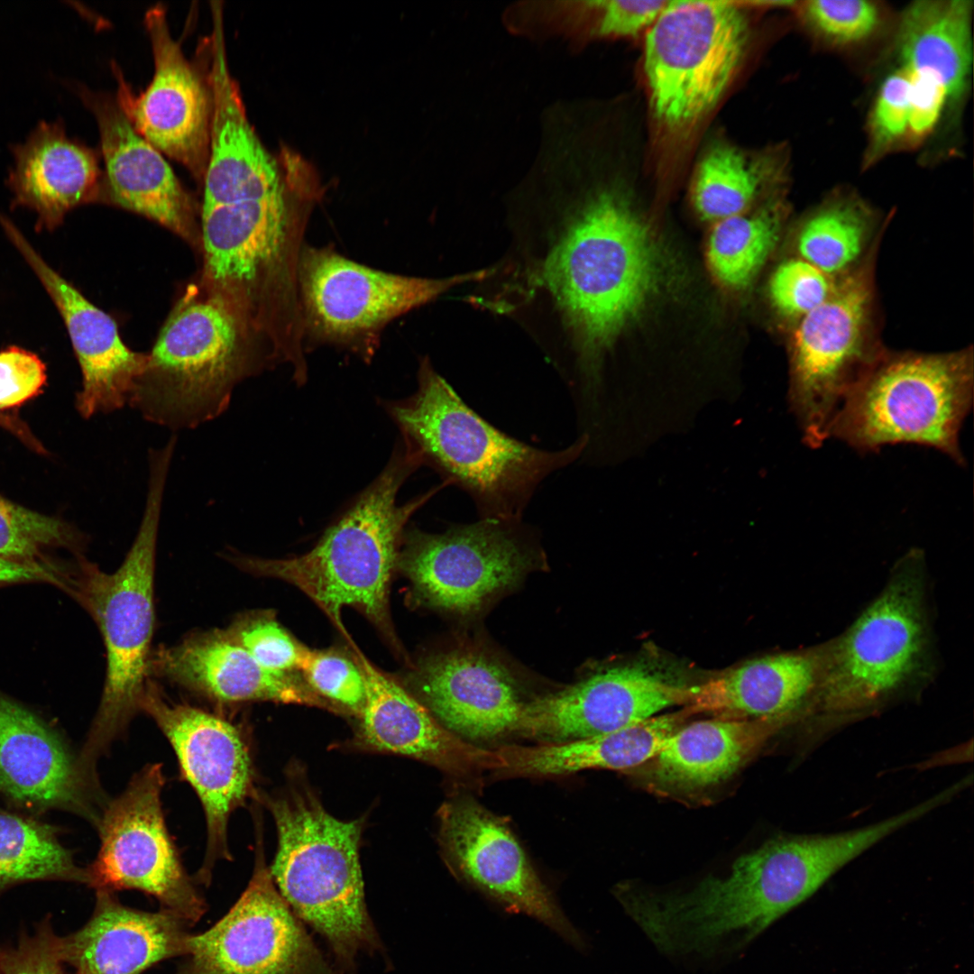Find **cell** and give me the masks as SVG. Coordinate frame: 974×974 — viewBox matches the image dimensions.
<instances>
[{"label": "cell", "instance_id": "cell-1", "mask_svg": "<svg viewBox=\"0 0 974 974\" xmlns=\"http://www.w3.org/2000/svg\"><path fill=\"white\" fill-rule=\"evenodd\" d=\"M545 276L576 346L570 399L593 396L601 352L657 289L653 237L629 202L605 191L590 201L550 253Z\"/></svg>", "mask_w": 974, "mask_h": 974}, {"label": "cell", "instance_id": "cell-2", "mask_svg": "<svg viewBox=\"0 0 974 974\" xmlns=\"http://www.w3.org/2000/svg\"><path fill=\"white\" fill-rule=\"evenodd\" d=\"M386 406L422 465L464 492L479 519H521L541 484L580 461L587 444L578 436L565 447L546 449L506 434L468 406L427 358L415 393Z\"/></svg>", "mask_w": 974, "mask_h": 974}, {"label": "cell", "instance_id": "cell-3", "mask_svg": "<svg viewBox=\"0 0 974 974\" xmlns=\"http://www.w3.org/2000/svg\"><path fill=\"white\" fill-rule=\"evenodd\" d=\"M422 461L403 438L381 474L360 494L308 552L282 559L227 554L229 561L253 574L293 584L313 600L339 628L351 606L376 624H388V595L399 547L411 516L445 483L399 505L398 492Z\"/></svg>", "mask_w": 974, "mask_h": 974}, {"label": "cell", "instance_id": "cell-4", "mask_svg": "<svg viewBox=\"0 0 974 974\" xmlns=\"http://www.w3.org/2000/svg\"><path fill=\"white\" fill-rule=\"evenodd\" d=\"M169 469L163 460L149 464L142 519L119 568L107 574L82 563L69 584L96 622L106 650L100 704L78 758L81 769L90 776H96L97 759L142 711L151 674L156 544Z\"/></svg>", "mask_w": 974, "mask_h": 974}, {"label": "cell", "instance_id": "cell-5", "mask_svg": "<svg viewBox=\"0 0 974 974\" xmlns=\"http://www.w3.org/2000/svg\"><path fill=\"white\" fill-rule=\"evenodd\" d=\"M256 337L212 294L186 298L147 354L129 404L145 419L172 430L217 418L237 383L271 363L259 352Z\"/></svg>", "mask_w": 974, "mask_h": 974}, {"label": "cell", "instance_id": "cell-6", "mask_svg": "<svg viewBox=\"0 0 974 974\" xmlns=\"http://www.w3.org/2000/svg\"><path fill=\"white\" fill-rule=\"evenodd\" d=\"M270 809L278 849L269 869L278 891L353 969L360 951L378 947L364 901L361 823L334 817L305 791L271 801Z\"/></svg>", "mask_w": 974, "mask_h": 974}, {"label": "cell", "instance_id": "cell-7", "mask_svg": "<svg viewBox=\"0 0 974 974\" xmlns=\"http://www.w3.org/2000/svg\"><path fill=\"white\" fill-rule=\"evenodd\" d=\"M972 399L971 353L904 354L876 360L841 403L829 438L860 452L916 444L964 464L960 432Z\"/></svg>", "mask_w": 974, "mask_h": 974}, {"label": "cell", "instance_id": "cell-8", "mask_svg": "<svg viewBox=\"0 0 974 974\" xmlns=\"http://www.w3.org/2000/svg\"><path fill=\"white\" fill-rule=\"evenodd\" d=\"M923 565L916 551L905 556L852 625L828 642L825 669L805 714L859 712L914 678L927 643Z\"/></svg>", "mask_w": 974, "mask_h": 974}, {"label": "cell", "instance_id": "cell-9", "mask_svg": "<svg viewBox=\"0 0 974 974\" xmlns=\"http://www.w3.org/2000/svg\"><path fill=\"white\" fill-rule=\"evenodd\" d=\"M750 36L745 9L729 1H668L646 32L651 110L671 130L693 125L718 104Z\"/></svg>", "mask_w": 974, "mask_h": 974}, {"label": "cell", "instance_id": "cell-10", "mask_svg": "<svg viewBox=\"0 0 974 974\" xmlns=\"http://www.w3.org/2000/svg\"><path fill=\"white\" fill-rule=\"evenodd\" d=\"M488 274L482 270L444 279L406 276L358 263L332 247L305 244L298 270L305 345H330L370 361L392 320Z\"/></svg>", "mask_w": 974, "mask_h": 974}, {"label": "cell", "instance_id": "cell-11", "mask_svg": "<svg viewBox=\"0 0 974 974\" xmlns=\"http://www.w3.org/2000/svg\"><path fill=\"white\" fill-rule=\"evenodd\" d=\"M164 779L161 764H148L106 804L96 825L99 850L87 868L89 886L112 892L140 890L155 897L162 910L194 923L207 906L168 831L161 804Z\"/></svg>", "mask_w": 974, "mask_h": 974}, {"label": "cell", "instance_id": "cell-12", "mask_svg": "<svg viewBox=\"0 0 974 974\" xmlns=\"http://www.w3.org/2000/svg\"><path fill=\"white\" fill-rule=\"evenodd\" d=\"M534 541L522 519H479L443 533L410 532L398 563L426 603L465 615L533 566Z\"/></svg>", "mask_w": 974, "mask_h": 974}, {"label": "cell", "instance_id": "cell-13", "mask_svg": "<svg viewBox=\"0 0 974 974\" xmlns=\"http://www.w3.org/2000/svg\"><path fill=\"white\" fill-rule=\"evenodd\" d=\"M872 289L865 273L840 278L828 299L797 321L791 400L810 447L829 438L844 399L876 361L868 352Z\"/></svg>", "mask_w": 974, "mask_h": 974}, {"label": "cell", "instance_id": "cell-14", "mask_svg": "<svg viewBox=\"0 0 974 974\" xmlns=\"http://www.w3.org/2000/svg\"><path fill=\"white\" fill-rule=\"evenodd\" d=\"M175 974H337L257 859L236 903L217 923L188 940Z\"/></svg>", "mask_w": 974, "mask_h": 974}, {"label": "cell", "instance_id": "cell-15", "mask_svg": "<svg viewBox=\"0 0 974 974\" xmlns=\"http://www.w3.org/2000/svg\"><path fill=\"white\" fill-rule=\"evenodd\" d=\"M141 709L171 745L183 778L202 804L207 848L198 876L208 883L216 862L231 858L227 845L231 814L253 793L248 745L233 723L199 708L167 701L150 679Z\"/></svg>", "mask_w": 974, "mask_h": 974}, {"label": "cell", "instance_id": "cell-16", "mask_svg": "<svg viewBox=\"0 0 974 974\" xmlns=\"http://www.w3.org/2000/svg\"><path fill=\"white\" fill-rule=\"evenodd\" d=\"M144 22L154 60L152 79L135 95L114 66L118 82L115 98L144 139L203 180L212 113L205 66L200 69L186 58L180 43L170 34L161 4L147 10Z\"/></svg>", "mask_w": 974, "mask_h": 974}, {"label": "cell", "instance_id": "cell-17", "mask_svg": "<svg viewBox=\"0 0 974 974\" xmlns=\"http://www.w3.org/2000/svg\"><path fill=\"white\" fill-rule=\"evenodd\" d=\"M442 844L461 874L512 912L545 923L575 946L582 938L537 875L510 829L473 800L440 809Z\"/></svg>", "mask_w": 974, "mask_h": 974}, {"label": "cell", "instance_id": "cell-18", "mask_svg": "<svg viewBox=\"0 0 974 974\" xmlns=\"http://www.w3.org/2000/svg\"><path fill=\"white\" fill-rule=\"evenodd\" d=\"M687 689L641 666H615L524 703L517 730L550 743L602 735L685 705Z\"/></svg>", "mask_w": 974, "mask_h": 974}, {"label": "cell", "instance_id": "cell-19", "mask_svg": "<svg viewBox=\"0 0 974 974\" xmlns=\"http://www.w3.org/2000/svg\"><path fill=\"white\" fill-rule=\"evenodd\" d=\"M0 224L64 320L82 373L77 397L79 413L88 418L129 404L148 355L129 349L114 319L53 270L8 218L0 216Z\"/></svg>", "mask_w": 974, "mask_h": 974}, {"label": "cell", "instance_id": "cell-20", "mask_svg": "<svg viewBox=\"0 0 974 974\" xmlns=\"http://www.w3.org/2000/svg\"><path fill=\"white\" fill-rule=\"evenodd\" d=\"M73 87L97 123L102 196L196 242L192 201L162 153L133 128L115 96Z\"/></svg>", "mask_w": 974, "mask_h": 974}, {"label": "cell", "instance_id": "cell-21", "mask_svg": "<svg viewBox=\"0 0 974 974\" xmlns=\"http://www.w3.org/2000/svg\"><path fill=\"white\" fill-rule=\"evenodd\" d=\"M0 791L36 810L63 809L95 825L100 789L83 776L62 739L26 708L0 694Z\"/></svg>", "mask_w": 974, "mask_h": 974}, {"label": "cell", "instance_id": "cell-22", "mask_svg": "<svg viewBox=\"0 0 974 974\" xmlns=\"http://www.w3.org/2000/svg\"><path fill=\"white\" fill-rule=\"evenodd\" d=\"M413 681L448 730L487 740L518 728L524 703L514 677L482 651L457 648L429 657Z\"/></svg>", "mask_w": 974, "mask_h": 974}, {"label": "cell", "instance_id": "cell-23", "mask_svg": "<svg viewBox=\"0 0 974 974\" xmlns=\"http://www.w3.org/2000/svg\"><path fill=\"white\" fill-rule=\"evenodd\" d=\"M188 924L166 910L127 907L112 891L96 889L87 922L59 935L60 953L75 974H141L163 960L186 955Z\"/></svg>", "mask_w": 974, "mask_h": 974}, {"label": "cell", "instance_id": "cell-24", "mask_svg": "<svg viewBox=\"0 0 974 974\" xmlns=\"http://www.w3.org/2000/svg\"><path fill=\"white\" fill-rule=\"evenodd\" d=\"M151 673L221 703L272 701L336 710L288 673L262 666L226 630L192 635L158 650Z\"/></svg>", "mask_w": 974, "mask_h": 974}, {"label": "cell", "instance_id": "cell-25", "mask_svg": "<svg viewBox=\"0 0 974 974\" xmlns=\"http://www.w3.org/2000/svg\"><path fill=\"white\" fill-rule=\"evenodd\" d=\"M828 642L804 650L749 661L687 689L685 708L722 718L798 716L814 696L823 675Z\"/></svg>", "mask_w": 974, "mask_h": 974}, {"label": "cell", "instance_id": "cell-26", "mask_svg": "<svg viewBox=\"0 0 974 974\" xmlns=\"http://www.w3.org/2000/svg\"><path fill=\"white\" fill-rule=\"evenodd\" d=\"M11 151L14 165L7 185L12 204L33 210L41 228H56L68 212L102 197L96 152L69 137L60 120L41 121Z\"/></svg>", "mask_w": 974, "mask_h": 974}, {"label": "cell", "instance_id": "cell-27", "mask_svg": "<svg viewBox=\"0 0 974 974\" xmlns=\"http://www.w3.org/2000/svg\"><path fill=\"white\" fill-rule=\"evenodd\" d=\"M358 663L366 680V700L359 717L361 737L368 747L415 758L455 775L498 769L495 750L463 741L361 655Z\"/></svg>", "mask_w": 974, "mask_h": 974}, {"label": "cell", "instance_id": "cell-28", "mask_svg": "<svg viewBox=\"0 0 974 974\" xmlns=\"http://www.w3.org/2000/svg\"><path fill=\"white\" fill-rule=\"evenodd\" d=\"M795 717H720L679 728L648 761H650V780L669 790H694L715 785L732 775Z\"/></svg>", "mask_w": 974, "mask_h": 974}, {"label": "cell", "instance_id": "cell-29", "mask_svg": "<svg viewBox=\"0 0 974 974\" xmlns=\"http://www.w3.org/2000/svg\"><path fill=\"white\" fill-rule=\"evenodd\" d=\"M690 715L684 708L593 737L538 746H503L495 750L500 761L497 771L556 776L588 768H632L650 760Z\"/></svg>", "mask_w": 974, "mask_h": 974}, {"label": "cell", "instance_id": "cell-30", "mask_svg": "<svg viewBox=\"0 0 974 974\" xmlns=\"http://www.w3.org/2000/svg\"><path fill=\"white\" fill-rule=\"evenodd\" d=\"M972 10L969 0L915 1L899 24L896 43L903 67L937 74L951 102L960 101L969 86Z\"/></svg>", "mask_w": 974, "mask_h": 974}, {"label": "cell", "instance_id": "cell-31", "mask_svg": "<svg viewBox=\"0 0 974 974\" xmlns=\"http://www.w3.org/2000/svg\"><path fill=\"white\" fill-rule=\"evenodd\" d=\"M779 163L774 157L751 156L727 143L713 145L699 161L693 183L695 209L706 220L742 214Z\"/></svg>", "mask_w": 974, "mask_h": 974}, {"label": "cell", "instance_id": "cell-32", "mask_svg": "<svg viewBox=\"0 0 974 974\" xmlns=\"http://www.w3.org/2000/svg\"><path fill=\"white\" fill-rule=\"evenodd\" d=\"M38 880L89 886L87 869L75 863L50 825L0 813V895L13 886Z\"/></svg>", "mask_w": 974, "mask_h": 974}, {"label": "cell", "instance_id": "cell-33", "mask_svg": "<svg viewBox=\"0 0 974 974\" xmlns=\"http://www.w3.org/2000/svg\"><path fill=\"white\" fill-rule=\"evenodd\" d=\"M870 224L868 210L855 199L826 202L802 223L795 243L798 257L832 278L848 275L864 253Z\"/></svg>", "mask_w": 974, "mask_h": 974}, {"label": "cell", "instance_id": "cell-34", "mask_svg": "<svg viewBox=\"0 0 974 974\" xmlns=\"http://www.w3.org/2000/svg\"><path fill=\"white\" fill-rule=\"evenodd\" d=\"M781 212L769 206L751 215L716 222L708 242V262L716 278L730 288L746 286L775 247Z\"/></svg>", "mask_w": 974, "mask_h": 974}, {"label": "cell", "instance_id": "cell-35", "mask_svg": "<svg viewBox=\"0 0 974 974\" xmlns=\"http://www.w3.org/2000/svg\"><path fill=\"white\" fill-rule=\"evenodd\" d=\"M78 538L62 521L28 510L0 496V556L43 564V551L74 547Z\"/></svg>", "mask_w": 974, "mask_h": 974}, {"label": "cell", "instance_id": "cell-36", "mask_svg": "<svg viewBox=\"0 0 974 974\" xmlns=\"http://www.w3.org/2000/svg\"><path fill=\"white\" fill-rule=\"evenodd\" d=\"M299 669L317 696L361 714L366 700V680L359 663L336 651L306 648Z\"/></svg>", "mask_w": 974, "mask_h": 974}, {"label": "cell", "instance_id": "cell-37", "mask_svg": "<svg viewBox=\"0 0 974 974\" xmlns=\"http://www.w3.org/2000/svg\"><path fill=\"white\" fill-rule=\"evenodd\" d=\"M801 18L830 44L848 46L871 37L880 23L878 6L865 0H813L799 4Z\"/></svg>", "mask_w": 974, "mask_h": 974}, {"label": "cell", "instance_id": "cell-38", "mask_svg": "<svg viewBox=\"0 0 974 974\" xmlns=\"http://www.w3.org/2000/svg\"><path fill=\"white\" fill-rule=\"evenodd\" d=\"M838 280L797 256L783 262L773 272L770 299L781 315L798 321L828 299Z\"/></svg>", "mask_w": 974, "mask_h": 974}, {"label": "cell", "instance_id": "cell-39", "mask_svg": "<svg viewBox=\"0 0 974 974\" xmlns=\"http://www.w3.org/2000/svg\"><path fill=\"white\" fill-rule=\"evenodd\" d=\"M225 630L264 668L277 673L299 669L306 648L267 614L240 616Z\"/></svg>", "mask_w": 974, "mask_h": 974}, {"label": "cell", "instance_id": "cell-40", "mask_svg": "<svg viewBox=\"0 0 974 974\" xmlns=\"http://www.w3.org/2000/svg\"><path fill=\"white\" fill-rule=\"evenodd\" d=\"M0 974H69L51 914L36 923L32 933L21 930L15 945L0 947Z\"/></svg>", "mask_w": 974, "mask_h": 974}, {"label": "cell", "instance_id": "cell-41", "mask_svg": "<svg viewBox=\"0 0 974 974\" xmlns=\"http://www.w3.org/2000/svg\"><path fill=\"white\" fill-rule=\"evenodd\" d=\"M909 79L905 68L882 82L870 116L871 158L879 156L908 133Z\"/></svg>", "mask_w": 974, "mask_h": 974}, {"label": "cell", "instance_id": "cell-42", "mask_svg": "<svg viewBox=\"0 0 974 974\" xmlns=\"http://www.w3.org/2000/svg\"><path fill=\"white\" fill-rule=\"evenodd\" d=\"M45 381V365L36 354L16 346L0 352V409L32 398Z\"/></svg>", "mask_w": 974, "mask_h": 974}, {"label": "cell", "instance_id": "cell-43", "mask_svg": "<svg viewBox=\"0 0 974 974\" xmlns=\"http://www.w3.org/2000/svg\"><path fill=\"white\" fill-rule=\"evenodd\" d=\"M905 69L909 79L907 134L912 140L919 141L928 136L936 126L949 101L948 92L934 72L926 69Z\"/></svg>", "mask_w": 974, "mask_h": 974}, {"label": "cell", "instance_id": "cell-44", "mask_svg": "<svg viewBox=\"0 0 974 974\" xmlns=\"http://www.w3.org/2000/svg\"><path fill=\"white\" fill-rule=\"evenodd\" d=\"M668 1H594L598 13L595 32L602 36L635 37L648 31Z\"/></svg>", "mask_w": 974, "mask_h": 974}, {"label": "cell", "instance_id": "cell-45", "mask_svg": "<svg viewBox=\"0 0 974 974\" xmlns=\"http://www.w3.org/2000/svg\"><path fill=\"white\" fill-rule=\"evenodd\" d=\"M46 581L66 587L62 576L50 565L28 564L0 556V584Z\"/></svg>", "mask_w": 974, "mask_h": 974}]
</instances>
